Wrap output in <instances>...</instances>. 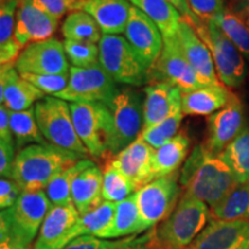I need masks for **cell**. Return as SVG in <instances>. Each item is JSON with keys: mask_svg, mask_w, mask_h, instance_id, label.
<instances>
[{"mask_svg": "<svg viewBox=\"0 0 249 249\" xmlns=\"http://www.w3.org/2000/svg\"><path fill=\"white\" fill-rule=\"evenodd\" d=\"M81 158L50 143L27 145L15 157L12 179L22 192L44 191L52 179Z\"/></svg>", "mask_w": 249, "mask_h": 249, "instance_id": "obj_1", "label": "cell"}, {"mask_svg": "<svg viewBox=\"0 0 249 249\" xmlns=\"http://www.w3.org/2000/svg\"><path fill=\"white\" fill-rule=\"evenodd\" d=\"M210 218L208 205L183 195L166 219L149 232L148 249H185L203 231Z\"/></svg>", "mask_w": 249, "mask_h": 249, "instance_id": "obj_2", "label": "cell"}, {"mask_svg": "<svg viewBox=\"0 0 249 249\" xmlns=\"http://www.w3.org/2000/svg\"><path fill=\"white\" fill-rule=\"evenodd\" d=\"M35 117L43 138L50 144L87 157L89 152L81 142L74 127L70 104L60 98L49 96L35 105Z\"/></svg>", "mask_w": 249, "mask_h": 249, "instance_id": "obj_3", "label": "cell"}, {"mask_svg": "<svg viewBox=\"0 0 249 249\" xmlns=\"http://www.w3.org/2000/svg\"><path fill=\"white\" fill-rule=\"evenodd\" d=\"M98 46L99 64L116 83L140 87L148 82V68L124 37L103 35Z\"/></svg>", "mask_w": 249, "mask_h": 249, "instance_id": "obj_4", "label": "cell"}, {"mask_svg": "<svg viewBox=\"0 0 249 249\" xmlns=\"http://www.w3.org/2000/svg\"><path fill=\"white\" fill-rule=\"evenodd\" d=\"M112 133L108 154L116 156L139 138L143 128V102L135 89H119L108 103Z\"/></svg>", "mask_w": 249, "mask_h": 249, "instance_id": "obj_5", "label": "cell"}, {"mask_svg": "<svg viewBox=\"0 0 249 249\" xmlns=\"http://www.w3.org/2000/svg\"><path fill=\"white\" fill-rule=\"evenodd\" d=\"M194 28L200 38L209 48L220 83L227 88H238L246 80V61L236 46L213 21L201 22Z\"/></svg>", "mask_w": 249, "mask_h": 249, "instance_id": "obj_6", "label": "cell"}, {"mask_svg": "<svg viewBox=\"0 0 249 249\" xmlns=\"http://www.w3.org/2000/svg\"><path fill=\"white\" fill-rule=\"evenodd\" d=\"M238 185L232 170L219 156L205 152L188 182L186 195L213 207Z\"/></svg>", "mask_w": 249, "mask_h": 249, "instance_id": "obj_7", "label": "cell"}, {"mask_svg": "<svg viewBox=\"0 0 249 249\" xmlns=\"http://www.w3.org/2000/svg\"><path fill=\"white\" fill-rule=\"evenodd\" d=\"M74 127L89 155L95 158L108 154L112 133L111 114L103 103H71Z\"/></svg>", "mask_w": 249, "mask_h": 249, "instance_id": "obj_8", "label": "cell"}, {"mask_svg": "<svg viewBox=\"0 0 249 249\" xmlns=\"http://www.w3.org/2000/svg\"><path fill=\"white\" fill-rule=\"evenodd\" d=\"M118 90L116 81L104 71L101 64L87 68L71 66L67 88L53 97L71 103L108 104Z\"/></svg>", "mask_w": 249, "mask_h": 249, "instance_id": "obj_9", "label": "cell"}, {"mask_svg": "<svg viewBox=\"0 0 249 249\" xmlns=\"http://www.w3.org/2000/svg\"><path fill=\"white\" fill-rule=\"evenodd\" d=\"M179 173L152 180L135 193L145 231L170 216L180 196Z\"/></svg>", "mask_w": 249, "mask_h": 249, "instance_id": "obj_10", "label": "cell"}, {"mask_svg": "<svg viewBox=\"0 0 249 249\" xmlns=\"http://www.w3.org/2000/svg\"><path fill=\"white\" fill-rule=\"evenodd\" d=\"M148 80L171 83L181 92L192 91L204 86L182 54L176 37L164 38L160 58L148 71Z\"/></svg>", "mask_w": 249, "mask_h": 249, "instance_id": "obj_11", "label": "cell"}, {"mask_svg": "<svg viewBox=\"0 0 249 249\" xmlns=\"http://www.w3.org/2000/svg\"><path fill=\"white\" fill-rule=\"evenodd\" d=\"M18 74H68L70 64L64 44L57 38L30 43L15 60Z\"/></svg>", "mask_w": 249, "mask_h": 249, "instance_id": "obj_12", "label": "cell"}, {"mask_svg": "<svg viewBox=\"0 0 249 249\" xmlns=\"http://www.w3.org/2000/svg\"><path fill=\"white\" fill-rule=\"evenodd\" d=\"M51 207V202L43 191L22 192L11 208L12 233L30 247Z\"/></svg>", "mask_w": 249, "mask_h": 249, "instance_id": "obj_13", "label": "cell"}, {"mask_svg": "<svg viewBox=\"0 0 249 249\" xmlns=\"http://www.w3.org/2000/svg\"><path fill=\"white\" fill-rule=\"evenodd\" d=\"M124 38L138 53L148 71L160 58L164 38L158 27L144 13L132 5L128 22L124 29Z\"/></svg>", "mask_w": 249, "mask_h": 249, "instance_id": "obj_14", "label": "cell"}, {"mask_svg": "<svg viewBox=\"0 0 249 249\" xmlns=\"http://www.w3.org/2000/svg\"><path fill=\"white\" fill-rule=\"evenodd\" d=\"M207 123L208 135L203 144L210 154L219 156L246 124L244 105L234 95L225 107L208 117Z\"/></svg>", "mask_w": 249, "mask_h": 249, "instance_id": "obj_15", "label": "cell"}, {"mask_svg": "<svg viewBox=\"0 0 249 249\" xmlns=\"http://www.w3.org/2000/svg\"><path fill=\"white\" fill-rule=\"evenodd\" d=\"M155 149L138 138L110 160L124 178L128 179L136 192L152 180V160Z\"/></svg>", "mask_w": 249, "mask_h": 249, "instance_id": "obj_16", "label": "cell"}, {"mask_svg": "<svg viewBox=\"0 0 249 249\" xmlns=\"http://www.w3.org/2000/svg\"><path fill=\"white\" fill-rule=\"evenodd\" d=\"M176 38L182 54L197 74L201 82L204 86L220 85L209 48L196 34L192 24L183 18Z\"/></svg>", "mask_w": 249, "mask_h": 249, "instance_id": "obj_17", "label": "cell"}, {"mask_svg": "<svg viewBox=\"0 0 249 249\" xmlns=\"http://www.w3.org/2000/svg\"><path fill=\"white\" fill-rule=\"evenodd\" d=\"M79 219L80 213L73 203L52 205L33 249H64L71 242V233Z\"/></svg>", "mask_w": 249, "mask_h": 249, "instance_id": "obj_18", "label": "cell"}, {"mask_svg": "<svg viewBox=\"0 0 249 249\" xmlns=\"http://www.w3.org/2000/svg\"><path fill=\"white\" fill-rule=\"evenodd\" d=\"M249 222L211 220L185 249H247Z\"/></svg>", "mask_w": 249, "mask_h": 249, "instance_id": "obj_19", "label": "cell"}, {"mask_svg": "<svg viewBox=\"0 0 249 249\" xmlns=\"http://www.w3.org/2000/svg\"><path fill=\"white\" fill-rule=\"evenodd\" d=\"M58 24V18L36 8L28 0H18L14 37L22 49L30 43L52 38Z\"/></svg>", "mask_w": 249, "mask_h": 249, "instance_id": "obj_20", "label": "cell"}, {"mask_svg": "<svg viewBox=\"0 0 249 249\" xmlns=\"http://www.w3.org/2000/svg\"><path fill=\"white\" fill-rule=\"evenodd\" d=\"M143 101V129H148L181 108V90L167 82L145 87Z\"/></svg>", "mask_w": 249, "mask_h": 249, "instance_id": "obj_21", "label": "cell"}, {"mask_svg": "<svg viewBox=\"0 0 249 249\" xmlns=\"http://www.w3.org/2000/svg\"><path fill=\"white\" fill-rule=\"evenodd\" d=\"M130 7L128 0H86L77 11L91 15L103 35H119L126 29Z\"/></svg>", "mask_w": 249, "mask_h": 249, "instance_id": "obj_22", "label": "cell"}, {"mask_svg": "<svg viewBox=\"0 0 249 249\" xmlns=\"http://www.w3.org/2000/svg\"><path fill=\"white\" fill-rule=\"evenodd\" d=\"M234 97L225 86H203L192 91L181 92V110L183 116H211L225 107Z\"/></svg>", "mask_w": 249, "mask_h": 249, "instance_id": "obj_23", "label": "cell"}, {"mask_svg": "<svg viewBox=\"0 0 249 249\" xmlns=\"http://www.w3.org/2000/svg\"><path fill=\"white\" fill-rule=\"evenodd\" d=\"M102 187L103 173L95 164L75 177L71 185V201L80 216L102 203Z\"/></svg>", "mask_w": 249, "mask_h": 249, "instance_id": "obj_24", "label": "cell"}, {"mask_svg": "<svg viewBox=\"0 0 249 249\" xmlns=\"http://www.w3.org/2000/svg\"><path fill=\"white\" fill-rule=\"evenodd\" d=\"M143 231H145V229L143 226L136 196L134 193L126 200L117 203L113 220L110 225L105 227L103 231L98 232L95 236L101 239H113L124 235L138 234Z\"/></svg>", "mask_w": 249, "mask_h": 249, "instance_id": "obj_25", "label": "cell"}, {"mask_svg": "<svg viewBox=\"0 0 249 249\" xmlns=\"http://www.w3.org/2000/svg\"><path fill=\"white\" fill-rule=\"evenodd\" d=\"M191 147L187 134L180 132L172 140L156 149L152 160V179L170 176L179 169Z\"/></svg>", "mask_w": 249, "mask_h": 249, "instance_id": "obj_26", "label": "cell"}, {"mask_svg": "<svg viewBox=\"0 0 249 249\" xmlns=\"http://www.w3.org/2000/svg\"><path fill=\"white\" fill-rule=\"evenodd\" d=\"M142 13L154 22L163 35V38H173L177 36L182 21L178 9L167 0H128Z\"/></svg>", "mask_w": 249, "mask_h": 249, "instance_id": "obj_27", "label": "cell"}, {"mask_svg": "<svg viewBox=\"0 0 249 249\" xmlns=\"http://www.w3.org/2000/svg\"><path fill=\"white\" fill-rule=\"evenodd\" d=\"M210 218L220 222H249V183H238L222 201L210 207Z\"/></svg>", "mask_w": 249, "mask_h": 249, "instance_id": "obj_28", "label": "cell"}, {"mask_svg": "<svg viewBox=\"0 0 249 249\" xmlns=\"http://www.w3.org/2000/svg\"><path fill=\"white\" fill-rule=\"evenodd\" d=\"M219 157L229 165L239 185L249 183V123H246Z\"/></svg>", "mask_w": 249, "mask_h": 249, "instance_id": "obj_29", "label": "cell"}, {"mask_svg": "<svg viewBox=\"0 0 249 249\" xmlns=\"http://www.w3.org/2000/svg\"><path fill=\"white\" fill-rule=\"evenodd\" d=\"M44 97L45 93L21 77L15 68L12 71L4 93V105L8 111L28 110L33 107L34 103L39 102Z\"/></svg>", "mask_w": 249, "mask_h": 249, "instance_id": "obj_30", "label": "cell"}, {"mask_svg": "<svg viewBox=\"0 0 249 249\" xmlns=\"http://www.w3.org/2000/svg\"><path fill=\"white\" fill-rule=\"evenodd\" d=\"M65 39L97 44L102 38L101 28L91 15L85 11H73L67 15L61 27Z\"/></svg>", "mask_w": 249, "mask_h": 249, "instance_id": "obj_31", "label": "cell"}, {"mask_svg": "<svg viewBox=\"0 0 249 249\" xmlns=\"http://www.w3.org/2000/svg\"><path fill=\"white\" fill-rule=\"evenodd\" d=\"M9 127L18 148L23 149L28 143H37V144L48 143L43 138L37 124L35 107L18 112L9 111Z\"/></svg>", "mask_w": 249, "mask_h": 249, "instance_id": "obj_32", "label": "cell"}, {"mask_svg": "<svg viewBox=\"0 0 249 249\" xmlns=\"http://www.w3.org/2000/svg\"><path fill=\"white\" fill-rule=\"evenodd\" d=\"M210 21L236 46L245 59L249 60V27L240 15L225 8Z\"/></svg>", "mask_w": 249, "mask_h": 249, "instance_id": "obj_33", "label": "cell"}, {"mask_svg": "<svg viewBox=\"0 0 249 249\" xmlns=\"http://www.w3.org/2000/svg\"><path fill=\"white\" fill-rule=\"evenodd\" d=\"M117 203L103 201L98 207L80 216L79 222L71 233V241L82 235H96L110 225L116 213Z\"/></svg>", "mask_w": 249, "mask_h": 249, "instance_id": "obj_34", "label": "cell"}, {"mask_svg": "<svg viewBox=\"0 0 249 249\" xmlns=\"http://www.w3.org/2000/svg\"><path fill=\"white\" fill-rule=\"evenodd\" d=\"M93 165L91 160H81L58 174L45 188V194L52 205H65L73 203L71 201V185L77 174Z\"/></svg>", "mask_w": 249, "mask_h": 249, "instance_id": "obj_35", "label": "cell"}, {"mask_svg": "<svg viewBox=\"0 0 249 249\" xmlns=\"http://www.w3.org/2000/svg\"><path fill=\"white\" fill-rule=\"evenodd\" d=\"M183 113L181 108L174 111L169 118L161 121V123L155 124L148 129H143L139 138L147 142L151 148H160L165 143L172 140L178 134L179 127L181 124Z\"/></svg>", "mask_w": 249, "mask_h": 249, "instance_id": "obj_36", "label": "cell"}, {"mask_svg": "<svg viewBox=\"0 0 249 249\" xmlns=\"http://www.w3.org/2000/svg\"><path fill=\"white\" fill-rule=\"evenodd\" d=\"M135 192L128 179L124 178L116 167L108 163L103 172V187L102 197L104 201L119 203L126 200L132 193Z\"/></svg>", "mask_w": 249, "mask_h": 249, "instance_id": "obj_37", "label": "cell"}, {"mask_svg": "<svg viewBox=\"0 0 249 249\" xmlns=\"http://www.w3.org/2000/svg\"><path fill=\"white\" fill-rule=\"evenodd\" d=\"M62 44L68 61L74 67L87 68L99 64V46L95 43L65 39Z\"/></svg>", "mask_w": 249, "mask_h": 249, "instance_id": "obj_38", "label": "cell"}, {"mask_svg": "<svg viewBox=\"0 0 249 249\" xmlns=\"http://www.w3.org/2000/svg\"><path fill=\"white\" fill-rule=\"evenodd\" d=\"M142 238L126 236L119 240H104L95 235H82L71 241L64 249H124L133 246Z\"/></svg>", "mask_w": 249, "mask_h": 249, "instance_id": "obj_39", "label": "cell"}, {"mask_svg": "<svg viewBox=\"0 0 249 249\" xmlns=\"http://www.w3.org/2000/svg\"><path fill=\"white\" fill-rule=\"evenodd\" d=\"M21 77L34 85L45 95H57L67 88L70 82L68 74H20Z\"/></svg>", "mask_w": 249, "mask_h": 249, "instance_id": "obj_40", "label": "cell"}, {"mask_svg": "<svg viewBox=\"0 0 249 249\" xmlns=\"http://www.w3.org/2000/svg\"><path fill=\"white\" fill-rule=\"evenodd\" d=\"M18 0L0 2V44L14 39Z\"/></svg>", "mask_w": 249, "mask_h": 249, "instance_id": "obj_41", "label": "cell"}, {"mask_svg": "<svg viewBox=\"0 0 249 249\" xmlns=\"http://www.w3.org/2000/svg\"><path fill=\"white\" fill-rule=\"evenodd\" d=\"M189 8L198 20L207 22L225 9L224 0H187Z\"/></svg>", "mask_w": 249, "mask_h": 249, "instance_id": "obj_42", "label": "cell"}, {"mask_svg": "<svg viewBox=\"0 0 249 249\" xmlns=\"http://www.w3.org/2000/svg\"><path fill=\"white\" fill-rule=\"evenodd\" d=\"M36 8L45 12L58 20L64 17L68 12L73 11V0H28Z\"/></svg>", "mask_w": 249, "mask_h": 249, "instance_id": "obj_43", "label": "cell"}, {"mask_svg": "<svg viewBox=\"0 0 249 249\" xmlns=\"http://www.w3.org/2000/svg\"><path fill=\"white\" fill-rule=\"evenodd\" d=\"M21 193L20 186L13 179L0 178V210L13 207Z\"/></svg>", "mask_w": 249, "mask_h": 249, "instance_id": "obj_44", "label": "cell"}, {"mask_svg": "<svg viewBox=\"0 0 249 249\" xmlns=\"http://www.w3.org/2000/svg\"><path fill=\"white\" fill-rule=\"evenodd\" d=\"M14 160V144L0 139V178L12 179Z\"/></svg>", "mask_w": 249, "mask_h": 249, "instance_id": "obj_45", "label": "cell"}, {"mask_svg": "<svg viewBox=\"0 0 249 249\" xmlns=\"http://www.w3.org/2000/svg\"><path fill=\"white\" fill-rule=\"evenodd\" d=\"M21 51H22V46L18 44L15 37L6 44H0V67L8 62L17 60Z\"/></svg>", "mask_w": 249, "mask_h": 249, "instance_id": "obj_46", "label": "cell"}, {"mask_svg": "<svg viewBox=\"0 0 249 249\" xmlns=\"http://www.w3.org/2000/svg\"><path fill=\"white\" fill-rule=\"evenodd\" d=\"M0 139L5 140L11 144H15L9 127V111L5 105H0Z\"/></svg>", "mask_w": 249, "mask_h": 249, "instance_id": "obj_47", "label": "cell"}, {"mask_svg": "<svg viewBox=\"0 0 249 249\" xmlns=\"http://www.w3.org/2000/svg\"><path fill=\"white\" fill-rule=\"evenodd\" d=\"M167 1L178 9V12L181 14V17L185 18L186 21H188L192 26H196V24H200L202 22L201 20H198V18L193 14L187 0H167Z\"/></svg>", "mask_w": 249, "mask_h": 249, "instance_id": "obj_48", "label": "cell"}, {"mask_svg": "<svg viewBox=\"0 0 249 249\" xmlns=\"http://www.w3.org/2000/svg\"><path fill=\"white\" fill-rule=\"evenodd\" d=\"M13 220H12L11 208L0 211V241L5 240L12 234Z\"/></svg>", "mask_w": 249, "mask_h": 249, "instance_id": "obj_49", "label": "cell"}, {"mask_svg": "<svg viewBox=\"0 0 249 249\" xmlns=\"http://www.w3.org/2000/svg\"><path fill=\"white\" fill-rule=\"evenodd\" d=\"M15 68V61L8 62V64L4 65L0 67V105H4V93L6 86L11 76L12 71Z\"/></svg>", "mask_w": 249, "mask_h": 249, "instance_id": "obj_50", "label": "cell"}, {"mask_svg": "<svg viewBox=\"0 0 249 249\" xmlns=\"http://www.w3.org/2000/svg\"><path fill=\"white\" fill-rule=\"evenodd\" d=\"M0 249H29V246L24 245L12 233L5 240L0 241Z\"/></svg>", "mask_w": 249, "mask_h": 249, "instance_id": "obj_51", "label": "cell"}, {"mask_svg": "<svg viewBox=\"0 0 249 249\" xmlns=\"http://www.w3.org/2000/svg\"><path fill=\"white\" fill-rule=\"evenodd\" d=\"M148 236H149V233L147 235L142 236V239L138 242V244L129 246V247H127L124 249H147V247H145V242H147V240H148Z\"/></svg>", "mask_w": 249, "mask_h": 249, "instance_id": "obj_52", "label": "cell"}, {"mask_svg": "<svg viewBox=\"0 0 249 249\" xmlns=\"http://www.w3.org/2000/svg\"><path fill=\"white\" fill-rule=\"evenodd\" d=\"M239 15H240V17L244 18L245 22L247 23V26L249 27V4H248V2H247V5H246V7L242 9V12Z\"/></svg>", "mask_w": 249, "mask_h": 249, "instance_id": "obj_53", "label": "cell"}, {"mask_svg": "<svg viewBox=\"0 0 249 249\" xmlns=\"http://www.w3.org/2000/svg\"><path fill=\"white\" fill-rule=\"evenodd\" d=\"M74 1V6H73V11H77V8H79V6L82 4L83 1H86V0H73ZM71 11V12H73Z\"/></svg>", "mask_w": 249, "mask_h": 249, "instance_id": "obj_54", "label": "cell"}, {"mask_svg": "<svg viewBox=\"0 0 249 249\" xmlns=\"http://www.w3.org/2000/svg\"><path fill=\"white\" fill-rule=\"evenodd\" d=\"M5 1H8V0H0V2H5Z\"/></svg>", "mask_w": 249, "mask_h": 249, "instance_id": "obj_55", "label": "cell"}, {"mask_svg": "<svg viewBox=\"0 0 249 249\" xmlns=\"http://www.w3.org/2000/svg\"><path fill=\"white\" fill-rule=\"evenodd\" d=\"M246 1H247V2H248V4H249V0H246Z\"/></svg>", "mask_w": 249, "mask_h": 249, "instance_id": "obj_56", "label": "cell"}, {"mask_svg": "<svg viewBox=\"0 0 249 249\" xmlns=\"http://www.w3.org/2000/svg\"><path fill=\"white\" fill-rule=\"evenodd\" d=\"M247 249H249V247H248V248H247Z\"/></svg>", "mask_w": 249, "mask_h": 249, "instance_id": "obj_57", "label": "cell"}, {"mask_svg": "<svg viewBox=\"0 0 249 249\" xmlns=\"http://www.w3.org/2000/svg\"><path fill=\"white\" fill-rule=\"evenodd\" d=\"M147 249H148V248H147Z\"/></svg>", "mask_w": 249, "mask_h": 249, "instance_id": "obj_58", "label": "cell"}]
</instances>
